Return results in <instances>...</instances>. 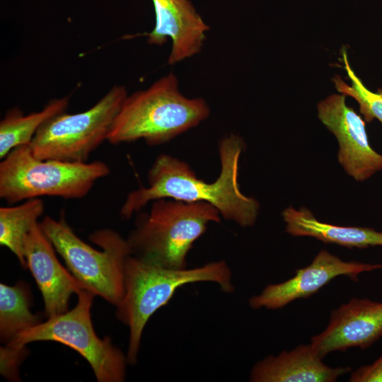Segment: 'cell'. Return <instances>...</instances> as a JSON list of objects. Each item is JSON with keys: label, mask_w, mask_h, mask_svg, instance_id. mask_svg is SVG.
Masks as SVG:
<instances>
[{"label": "cell", "mask_w": 382, "mask_h": 382, "mask_svg": "<svg viewBox=\"0 0 382 382\" xmlns=\"http://www.w3.org/2000/svg\"><path fill=\"white\" fill-rule=\"evenodd\" d=\"M245 144L241 137L229 134L220 140L219 176L213 183L198 178L190 166L168 154H161L148 172V186L130 192L120 208V215L129 219L149 202L168 198L187 202L212 204L225 219L241 227L255 224L259 202L245 195L238 184V165Z\"/></svg>", "instance_id": "cell-1"}, {"label": "cell", "mask_w": 382, "mask_h": 382, "mask_svg": "<svg viewBox=\"0 0 382 382\" xmlns=\"http://www.w3.org/2000/svg\"><path fill=\"white\" fill-rule=\"evenodd\" d=\"M197 282H212L227 294L235 290L230 267L224 260L199 267L170 269L130 255L125 265V293L116 316L129 330L128 364L137 362L144 329L152 315L166 305L178 289Z\"/></svg>", "instance_id": "cell-2"}, {"label": "cell", "mask_w": 382, "mask_h": 382, "mask_svg": "<svg viewBox=\"0 0 382 382\" xmlns=\"http://www.w3.org/2000/svg\"><path fill=\"white\" fill-rule=\"evenodd\" d=\"M209 113L203 98L180 93L176 76L170 72L146 89L127 96L107 141L119 144L143 139L149 146L161 145L197 126Z\"/></svg>", "instance_id": "cell-3"}, {"label": "cell", "mask_w": 382, "mask_h": 382, "mask_svg": "<svg viewBox=\"0 0 382 382\" xmlns=\"http://www.w3.org/2000/svg\"><path fill=\"white\" fill-rule=\"evenodd\" d=\"M148 213L137 217L127 238L132 255L170 269L187 267V256L209 224L220 221L212 204L168 198L153 201Z\"/></svg>", "instance_id": "cell-4"}, {"label": "cell", "mask_w": 382, "mask_h": 382, "mask_svg": "<svg viewBox=\"0 0 382 382\" xmlns=\"http://www.w3.org/2000/svg\"><path fill=\"white\" fill-rule=\"evenodd\" d=\"M39 224L84 289L117 306L125 293V261L132 255L127 239L110 228L96 231L88 238L99 250L77 236L64 215L46 216Z\"/></svg>", "instance_id": "cell-5"}, {"label": "cell", "mask_w": 382, "mask_h": 382, "mask_svg": "<svg viewBox=\"0 0 382 382\" xmlns=\"http://www.w3.org/2000/svg\"><path fill=\"white\" fill-rule=\"evenodd\" d=\"M103 161L70 163L40 159L30 144L11 150L0 162V198L10 205L33 198L81 199L110 174Z\"/></svg>", "instance_id": "cell-6"}, {"label": "cell", "mask_w": 382, "mask_h": 382, "mask_svg": "<svg viewBox=\"0 0 382 382\" xmlns=\"http://www.w3.org/2000/svg\"><path fill=\"white\" fill-rule=\"evenodd\" d=\"M76 306L65 313L18 333L5 345L23 348L36 341H54L79 353L90 364L98 382H122L125 379L127 356L110 337L100 339L91 321V309L95 295L83 289Z\"/></svg>", "instance_id": "cell-7"}, {"label": "cell", "mask_w": 382, "mask_h": 382, "mask_svg": "<svg viewBox=\"0 0 382 382\" xmlns=\"http://www.w3.org/2000/svg\"><path fill=\"white\" fill-rule=\"evenodd\" d=\"M115 86L89 109L74 114H57L44 123L30 146L40 159L70 163L87 162L90 155L107 141L113 122L127 96Z\"/></svg>", "instance_id": "cell-8"}, {"label": "cell", "mask_w": 382, "mask_h": 382, "mask_svg": "<svg viewBox=\"0 0 382 382\" xmlns=\"http://www.w3.org/2000/svg\"><path fill=\"white\" fill-rule=\"evenodd\" d=\"M318 117L336 137L337 160L357 181H364L382 170V155L369 141L365 122L346 103V96L331 94L317 105Z\"/></svg>", "instance_id": "cell-9"}, {"label": "cell", "mask_w": 382, "mask_h": 382, "mask_svg": "<svg viewBox=\"0 0 382 382\" xmlns=\"http://www.w3.org/2000/svg\"><path fill=\"white\" fill-rule=\"evenodd\" d=\"M382 270V264L345 261L326 250H320L312 262L296 271L291 278L270 284L249 299L253 309L282 308L294 301L306 299L317 293L333 279L345 276L353 281L364 272Z\"/></svg>", "instance_id": "cell-10"}, {"label": "cell", "mask_w": 382, "mask_h": 382, "mask_svg": "<svg viewBox=\"0 0 382 382\" xmlns=\"http://www.w3.org/2000/svg\"><path fill=\"white\" fill-rule=\"evenodd\" d=\"M382 337V301L351 299L334 309L327 327L310 344L321 357L352 347L366 349Z\"/></svg>", "instance_id": "cell-11"}, {"label": "cell", "mask_w": 382, "mask_h": 382, "mask_svg": "<svg viewBox=\"0 0 382 382\" xmlns=\"http://www.w3.org/2000/svg\"><path fill=\"white\" fill-rule=\"evenodd\" d=\"M54 250L39 222L35 224L25 238L23 255L26 267L41 292L47 318L69 311L71 296L84 289L74 275L61 265Z\"/></svg>", "instance_id": "cell-12"}, {"label": "cell", "mask_w": 382, "mask_h": 382, "mask_svg": "<svg viewBox=\"0 0 382 382\" xmlns=\"http://www.w3.org/2000/svg\"><path fill=\"white\" fill-rule=\"evenodd\" d=\"M156 16L153 30L144 35L149 45H163L170 38L168 63L175 64L200 52L209 27L190 0H152Z\"/></svg>", "instance_id": "cell-13"}, {"label": "cell", "mask_w": 382, "mask_h": 382, "mask_svg": "<svg viewBox=\"0 0 382 382\" xmlns=\"http://www.w3.org/2000/svg\"><path fill=\"white\" fill-rule=\"evenodd\" d=\"M311 345H300L277 355L267 356L252 368L251 382H335L352 372L349 366L326 365Z\"/></svg>", "instance_id": "cell-14"}, {"label": "cell", "mask_w": 382, "mask_h": 382, "mask_svg": "<svg viewBox=\"0 0 382 382\" xmlns=\"http://www.w3.org/2000/svg\"><path fill=\"white\" fill-rule=\"evenodd\" d=\"M286 232L295 237L307 236L325 243L347 248H367L382 246V232L368 227L342 226L325 223L316 219L307 208L289 207L282 212Z\"/></svg>", "instance_id": "cell-15"}, {"label": "cell", "mask_w": 382, "mask_h": 382, "mask_svg": "<svg viewBox=\"0 0 382 382\" xmlns=\"http://www.w3.org/2000/svg\"><path fill=\"white\" fill-rule=\"evenodd\" d=\"M66 97L51 100L42 110L24 115L17 108L9 110L0 122V158L11 150L30 144L40 127L52 117L65 112Z\"/></svg>", "instance_id": "cell-16"}, {"label": "cell", "mask_w": 382, "mask_h": 382, "mask_svg": "<svg viewBox=\"0 0 382 382\" xmlns=\"http://www.w3.org/2000/svg\"><path fill=\"white\" fill-rule=\"evenodd\" d=\"M41 198H33L18 204L0 207V245L9 249L22 267H26L23 255L25 238L43 214Z\"/></svg>", "instance_id": "cell-17"}, {"label": "cell", "mask_w": 382, "mask_h": 382, "mask_svg": "<svg viewBox=\"0 0 382 382\" xmlns=\"http://www.w3.org/2000/svg\"><path fill=\"white\" fill-rule=\"evenodd\" d=\"M29 286L20 281L13 286L0 284V340L6 344L18 333L40 323L30 308Z\"/></svg>", "instance_id": "cell-18"}, {"label": "cell", "mask_w": 382, "mask_h": 382, "mask_svg": "<svg viewBox=\"0 0 382 382\" xmlns=\"http://www.w3.org/2000/svg\"><path fill=\"white\" fill-rule=\"evenodd\" d=\"M342 55L351 85L336 75L333 78L335 88L340 93L350 96L358 103L360 112L366 122H371L376 119L382 123V88H378L376 92L368 89L352 69L345 49L342 50Z\"/></svg>", "instance_id": "cell-19"}, {"label": "cell", "mask_w": 382, "mask_h": 382, "mask_svg": "<svg viewBox=\"0 0 382 382\" xmlns=\"http://www.w3.org/2000/svg\"><path fill=\"white\" fill-rule=\"evenodd\" d=\"M26 347L13 348L1 347L0 371L8 380L19 381V366L27 355Z\"/></svg>", "instance_id": "cell-20"}, {"label": "cell", "mask_w": 382, "mask_h": 382, "mask_svg": "<svg viewBox=\"0 0 382 382\" xmlns=\"http://www.w3.org/2000/svg\"><path fill=\"white\" fill-rule=\"evenodd\" d=\"M350 382H382V354L372 364L350 373Z\"/></svg>", "instance_id": "cell-21"}]
</instances>
